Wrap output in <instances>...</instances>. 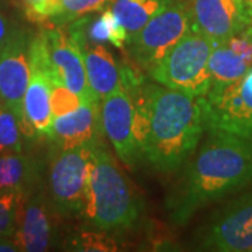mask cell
<instances>
[{
    "instance_id": "obj_14",
    "label": "cell",
    "mask_w": 252,
    "mask_h": 252,
    "mask_svg": "<svg viewBox=\"0 0 252 252\" xmlns=\"http://www.w3.org/2000/svg\"><path fill=\"white\" fill-rule=\"evenodd\" d=\"M70 24L72 27L69 30V34L79 42L81 48L90 90L94 98L101 104L102 99L122 86L115 58L104 44H94L87 39L84 31V20L79 18L77 23L73 21Z\"/></svg>"
},
{
    "instance_id": "obj_15",
    "label": "cell",
    "mask_w": 252,
    "mask_h": 252,
    "mask_svg": "<svg viewBox=\"0 0 252 252\" xmlns=\"http://www.w3.org/2000/svg\"><path fill=\"white\" fill-rule=\"evenodd\" d=\"M102 133L99 102L87 101L81 102L76 111L54 118L49 140L55 144L56 150H70L98 144Z\"/></svg>"
},
{
    "instance_id": "obj_1",
    "label": "cell",
    "mask_w": 252,
    "mask_h": 252,
    "mask_svg": "<svg viewBox=\"0 0 252 252\" xmlns=\"http://www.w3.org/2000/svg\"><path fill=\"white\" fill-rule=\"evenodd\" d=\"M198 154L184 168L165 200L174 224L184 225L213 202L252 185V142L207 127Z\"/></svg>"
},
{
    "instance_id": "obj_17",
    "label": "cell",
    "mask_w": 252,
    "mask_h": 252,
    "mask_svg": "<svg viewBox=\"0 0 252 252\" xmlns=\"http://www.w3.org/2000/svg\"><path fill=\"white\" fill-rule=\"evenodd\" d=\"M41 180V162L21 153L0 154V189L32 193Z\"/></svg>"
},
{
    "instance_id": "obj_23",
    "label": "cell",
    "mask_w": 252,
    "mask_h": 252,
    "mask_svg": "<svg viewBox=\"0 0 252 252\" xmlns=\"http://www.w3.org/2000/svg\"><path fill=\"white\" fill-rule=\"evenodd\" d=\"M112 0H58L56 14L52 18L55 26L70 24L91 13L107 9Z\"/></svg>"
},
{
    "instance_id": "obj_21",
    "label": "cell",
    "mask_w": 252,
    "mask_h": 252,
    "mask_svg": "<svg viewBox=\"0 0 252 252\" xmlns=\"http://www.w3.org/2000/svg\"><path fill=\"white\" fill-rule=\"evenodd\" d=\"M28 196L18 190L0 189V237L11 238L14 235Z\"/></svg>"
},
{
    "instance_id": "obj_9",
    "label": "cell",
    "mask_w": 252,
    "mask_h": 252,
    "mask_svg": "<svg viewBox=\"0 0 252 252\" xmlns=\"http://www.w3.org/2000/svg\"><path fill=\"white\" fill-rule=\"evenodd\" d=\"M45 36L49 62L54 73V86H66L74 91L83 102L95 101L90 90L84 58L79 42L70 34L64 32L59 26L42 30Z\"/></svg>"
},
{
    "instance_id": "obj_2",
    "label": "cell",
    "mask_w": 252,
    "mask_h": 252,
    "mask_svg": "<svg viewBox=\"0 0 252 252\" xmlns=\"http://www.w3.org/2000/svg\"><path fill=\"white\" fill-rule=\"evenodd\" d=\"M142 91L149 117L143 156L158 171H175L206 132L203 97L157 84H149Z\"/></svg>"
},
{
    "instance_id": "obj_8",
    "label": "cell",
    "mask_w": 252,
    "mask_h": 252,
    "mask_svg": "<svg viewBox=\"0 0 252 252\" xmlns=\"http://www.w3.org/2000/svg\"><path fill=\"white\" fill-rule=\"evenodd\" d=\"M199 250L252 251V190L217 210L199 234Z\"/></svg>"
},
{
    "instance_id": "obj_6",
    "label": "cell",
    "mask_w": 252,
    "mask_h": 252,
    "mask_svg": "<svg viewBox=\"0 0 252 252\" xmlns=\"http://www.w3.org/2000/svg\"><path fill=\"white\" fill-rule=\"evenodd\" d=\"M188 31H190L188 0H172L129 39V51L142 69L150 70Z\"/></svg>"
},
{
    "instance_id": "obj_5",
    "label": "cell",
    "mask_w": 252,
    "mask_h": 252,
    "mask_svg": "<svg viewBox=\"0 0 252 252\" xmlns=\"http://www.w3.org/2000/svg\"><path fill=\"white\" fill-rule=\"evenodd\" d=\"M91 147L56 150L48 171L49 198L61 215L83 213L90 185Z\"/></svg>"
},
{
    "instance_id": "obj_7",
    "label": "cell",
    "mask_w": 252,
    "mask_h": 252,
    "mask_svg": "<svg viewBox=\"0 0 252 252\" xmlns=\"http://www.w3.org/2000/svg\"><path fill=\"white\" fill-rule=\"evenodd\" d=\"M206 129H220L252 142V67L234 83L203 97Z\"/></svg>"
},
{
    "instance_id": "obj_13",
    "label": "cell",
    "mask_w": 252,
    "mask_h": 252,
    "mask_svg": "<svg viewBox=\"0 0 252 252\" xmlns=\"http://www.w3.org/2000/svg\"><path fill=\"white\" fill-rule=\"evenodd\" d=\"M190 30L210 38L225 41L248 27L243 0H188Z\"/></svg>"
},
{
    "instance_id": "obj_18",
    "label": "cell",
    "mask_w": 252,
    "mask_h": 252,
    "mask_svg": "<svg viewBox=\"0 0 252 252\" xmlns=\"http://www.w3.org/2000/svg\"><path fill=\"white\" fill-rule=\"evenodd\" d=\"M171 1L172 0H112L109 9L125 27L130 39Z\"/></svg>"
},
{
    "instance_id": "obj_12",
    "label": "cell",
    "mask_w": 252,
    "mask_h": 252,
    "mask_svg": "<svg viewBox=\"0 0 252 252\" xmlns=\"http://www.w3.org/2000/svg\"><path fill=\"white\" fill-rule=\"evenodd\" d=\"M31 38L27 30L17 27L0 54V102L7 105L20 122L23 117V98L31 79Z\"/></svg>"
},
{
    "instance_id": "obj_11",
    "label": "cell",
    "mask_w": 252,
    "mask_h": 252,
    "mask_svg": "<svg viewBox=\"0 0 252 252\" xmlns=\"http://www.w3.org/2000/svg\"><path fill=\"white\" fill-rule=\"evenodd\" d=\"M59 212L46 198L44 192L36 188L26 199L20 223L11 237L18 251L44 252L51 250L58 240Z\"/></svg>"
},
{
    "instance_id": "obj_25",
    "label": "cell",
    "mask_w": 252,
    "mask_h": 252,
    "mask_svg": "<svg viewBox=\"0 0 252 252\" xmlns=\"http://www.w3.org/2000/svg\"><path fill=\"white\" fill-rule=\"evenodd\" d=\"M81 98L74 93L69 90L66 86H54L51 94V104H52V114L55 117H61L76 111L81 105Z\"/></svg>"
},
{
    "instance_id": "obj_3",
    "label": "cell",
    "mask_w": 252,
    "mask_h": 252,
    "mask_svg": "<svg viewBox=\"0 0 252 252\" xmlns=\"http://www.w3.org/2000/svg\"><path fill=\"white\" fill-rule=\"evenodd\" d=\"M83 215L102 231L127 230L142 215V202L102 144L91 147L89 199Z\"/></svg>"
},
{
    "instance_id": "obj_19",
    "label": "cell",
    "mask_w": 252,
    "mask_h": 252,
    "mask_svg": "<svg viewBox=\"0 0 252 252\" xmlns=\"http://www.w3.org/2000/svg\"><path fill=\"white\" fill-rule=\"evenodd\" d=\"M212 89H220L241 79L251 66L231 51V48L224 41L215 42L213 51L209 61Z\"/></svg>"
},
{
    "instance_id": "obj_4",
    "label": "cell",
    "mask_w": 252,
    "mask_h": 252,
    "mask_svg": "<svg viewBox=\"0 0 252 252\" xmlns=\"http://www.w3.org/2000/svg\"><path fill=\"white\" fill-rule=\"evenodd\" d=\"M213 41L188 31L164 58L149 70L156 83L195 97H206L212 86L209 61Z\"/></svg>"
},
{
    "instance_id": "obj_27",
    "label": "cell",
    "mask_w": 252,
    "mask_h": 252,
    "mask_svg": "<svg viewBox=\"0 0 252 252\" xmlns=\"http://www.w3.org/2000/svg\"><path fill=\"white\" fill-rule=\"evenodd\" d=\"M17 27L18 26H16L9 17L6 9L0 4V54L4 49V46L7 45L9 39Z\"/></svg>"
},
{
    "instance_id": "obj_20",
    "label": "cell",
    "mask_w": 252,
    "mask_h": 252,
    "mask_svg": "<svg viewBox=\"0 0 252 252\" xmlns=\"http://www.w3.org/2000/svg\"><path fill=\"white\" fill-rule=\"evenodd\" d=\"M84 31L87 39L94 44H111L118 49H125L129 42V35L126 32L125 27L119 23L111 9H105L101 11L98 17L93 20L90 26L86 27Z\"/></svg>"
},
{
    "instance_id": "obj_24",
    "label": "cell",
    "mask_w": 252,
    "mask_h": 252,
    "mask_svg": "<svg viewBox=\"0 0 252 252\" xmlns=\"http://www.w3.org/2000/svg\"><path fill=\"white\" fill-rule=\"evenodd\" d=\"M69 250L73 251H95V252H114L118 251V244L112 237L98 233L83 231L74 235L69 241Z\"/></svg>"
},
{
    "instance_id": "obj_22",
    "label": "cell",
    "mask_w": 252,
    "mask_h": 252,
    "mask_svg": "<svg viewBox=\"0 0 252 252\" xmlns=\"http://www.w3.org/2000/svg\"><path fill=\"white\" fill-rule=\"evenodd\" d=\"M23 127L18 117L0 102V154L23 152Z\"/></svg>"
},
{
    "instance_id": "obj_28",
    "label": "cell",
    "mask_w": 252,
    "mask_h": 252,
    "mask_svg": "<svg viewBox=\"0 0 252 252\" xmlns=\"http://www.w3.org/2000/svg\"><path fill=\"white\" fill-rule=\"evenodd\" d=\"M243 4L247 24H248V27H252V0H243Z\"/></svg>"
},
{
    "instance_id": "obj_10",
    "label": "cell",
    "mask_w": 252,
    "mask_h": 252,
    "mask_svg": "<svg viewBox=\"0 0 252 252\" xmlns=\"http://www.w3.org/2000/svg\"><path fill=\"white\" fill-rule=\"evenodd\" d=\"M104 135L112 144L118 158L132 167L143 153L135 137V108L129 91L121 86L99 104Z\"/></svg>"
},
{
    "instance_id": "obj_16",
    "label": "cell",
    "mask_w": 252,
    "mask_h": 252,
    "mask_svg": "<svg viewBox=\"0 0 252 252\" xmlns=\"http://www.w3.org/2000/svg\"><path fill=\"white\" fill-rule=\"evenodd\" d=\"M52 81L38 66L31 63V79L23 98L21 127L24 136L32 139H49L52 133Z\"/></svg>"
},
{
    "instance_id": "obj_26",
    "label": "cell",
    "mask_w": 252,
    "mask_h": 252,
    "mask_svg": "<svg viewBox=\"0 0 252 252\" xmlns=\"http://www.w3.org/2000/svg\"><path fill=\"white\" fill-rule=\"evenodd\" d=\"M26 16L30 21L45 23L55 17L58 0H21Z\"/></svg>"
}]
</instances>
